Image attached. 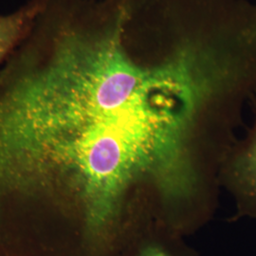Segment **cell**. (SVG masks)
Here are the masks:
<instances>
[{"instance_id": "obj_1", "label": "cell", "mask_w": 256, "mask_h": 256, "mask_svg": "<svg viewBox=\"0 0 256 256\" xmlns=\"http://www.w3.org/2000/svg\"><path fill=\"white\" fill-rule=\"evenodd\" d=\"M48 14L74 101L133 187L148 183L167 202L190 198L191 136L216 99L200 56L118 0H52Z\"/></svg>"}, {"instance_id": "obj_2", "label": "cell", "mask_w": 256, "mask_h": 256, "mask_svg": "<svg viewBox=\"0 0 256 256\" xmlns=\"http://www.w3.org/2000/svg\"><path fill=\"white\" fill-rule=\"evenodd\" d=\"M50 0H28L10 14H0V68L27 36Z\"/></svg>"}, {"instance_id": "obj_3", "label": "cell", "mask_w": 256, "mask_h": 256, "mask_svg": "<svg viewBox=\"0 0 256 256\" xmlns=\"http://www.w3.org/2000/svg\"><path fill=\"white\" fill-rule=\"evenodd\" d=\"M230 174L242 200L256 209V120L248 140L234 158Z\"/></svg>"}, {"instance_id": "obj_4", "label": "cell", "mask_w": 256, "mask_h": 256, "mask_svg": "<svg viewBox=\"0 0 256 256\" xmlns=\"http://www.w3.org/2000/svg\"><path fill=\"white\" fill-rule=\"evenodd\" d=\"M122 256H186L176 244L162 238H150L140 241Z\"/></svg>"}]
</instances>
